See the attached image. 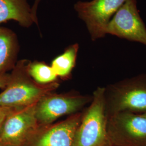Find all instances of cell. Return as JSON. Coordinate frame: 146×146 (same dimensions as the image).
<instances>
[{"instance_id": "cell-7", "label": "cell", "mask_w": 146, "mask_h": 146, "mask_svg": "<svg viewBox=\"0 0 146 146\" xmlns=\"http://www.w3.org/2000/svg\"><path fill=\"white\" fill-rule=\"evenodd\" d=\"M92 98L73 94L50 93L35 106V115L40 125H49L64 115H72L91 101Z\"/></svg>"}, {"instance_id": "cell-6", "label": "cell", "mask_w": 146, "mask_h": 146, "mask_svg": "<svg viewBox=\"0 0 146 146\" xmlns=\"http://www.w3.org/2000/svg\"><path fill=\"white\" fill-rule=\"evenodd\" d=\"M36 104L16 108L6 117L0 128V145H24L40 125L35 115Z\"/></svg>"}, {"instance_id": "cell-5", "label": "cell", "mask_w": 146, "mask_h": 146, "mask_svg": "<svg viewBox=\"0 0 146 146\" xmlns=\"http://www.w3.org/2000/svg\"><path fill=\"white\" fill-rule=\"evenodd\" d=\"M127 0H92L77 2L74 8L85 23L93 41L104 37L110 21Z\"/></svg>"}, {"instance_id": "cell-15", "label": "cell", "mask_w": 146, "mask_h": 146, "mask_svg": "<svg viewBox=\"0 0 146 146\" xmlns=\"http://www.w3.org/2000/svg\"><path fill=\"white\" fill-rule=\"evenodd\" d=\"M41 0H34L33 5L31 7L32 14L33 16V19L34 20V23L37 26H38V20L37 18V10L39 4Z\"/></svg>"}, {"instance_id": "cell-12", "label": "cell", "mask_w": 146, "mask_h": 146, "mask_svg": "<svg viewBox=\"0 0 146 146\" xmlns=\"http://www.w3.org/2000/svg\"><path fill=\"white\" fill-rule=\"evenodd\" d=\"M79 45H70L61 55L52 60L51 66L57 76L62 79H67L75 67L78 56Z\"/></svg>"}, {"instance_id": "cell-10", "label": "cell", "mask_w": 146, "mask_h": 146, "mask_svg": "<svg viewBox=\"0 0 146 146\" xmlns=\"http://www.w3.org/2000/svg\"><path fill=\"white\" fill-rule=\"evenodd\" d=\"M11 20L27 28L34 23L28 0H0V25Z\"/></svg>"}, {"instance_id": "cell-4", "label": "cell", "mask_w": 146, "mask_h": 146, "mask_svg": "<svg viewBox=\"0 0 146 146\" xmlns=\"http://www.w3.org/2000/svg\"><path fill=\"white\" fill-rule=\"evenodd\" d=\"M107 129L111 146H146V113L108 116Z\"/></svg>"}, {"instance_id": "cell-2", "label": "cell", "mask_w": 146, "mask_h": 146, "mask_svg": "<svg viewBox=\"0 0 146 146\" xmlns=\"http://www.w3.org/2000/svg\"><path fill=\"white\" fill-rule=\"evenodd\" d=\"M105 92L104 87L94 91L90 105L82 113L73 146H111L107 129Z\"/></svg>"}, {"instance_id": "cell-13", "label": "cell", "mask_w": 146, "mask_h": 146, "mask_svg": "<svg viewBox=\"0 0 146 146\" xmlns=\"http://www.w3.org/2000/svg\"><path fill=\"white\" fill-rule=\"evenodd\" d=\"M28 72L35 82L42 84L56 82L58 77L51 66L44 62L37 61L29 62Z\"/></svg>"}, {"instance_id": "cell-17", "label": "cell", "mask_w": 146, "mask_h": 146, "mask_svg": "<svg viewBox=\"0 0 146 146\" xmlns=\"http://www.w3.org/2000/svg\"><path fill=\"white\" fill-rule=\"evenodd\" d=\"M0 146H1V145H0Z\"/></svg>"}, {"instance_id": "cell-9", "label": "cell", "mask_w": 146, "mask_h": 146, "mask_svg": "<svg viewBox=\"0 0 146 146\" xmlns=\"http://www.w3.org/2000/svg\"><path fill=\"white\" fill-rule=\"evenodd\" d=\"M82 116L76 113L60 122L39 125L23 146H73Z\"/></svg>"}, {"instance_id": "cell-3", "label": "cell", "mask_w": 146, "mask_h": 146, "mask_svg": "<svg viewBox=\"0 0 146 146\" xmlns=\"http://www.w3.org/2000/svg\"><path fill=\"white\" fill-rule=\"evenodd\" d=\"M107 116L129 111L146 113V77L110 86L105 92Z\"/></svg>"}, {"instance_id": "cell-16", "label": "cell", "mask_w": 146, "mask_h": 146, "mask_svg": "<svg viewBox=\"0 0 146 146\" xmlns=\"http://www.w3.org/2000/svg\"><path fill=\"white\" fill-rule=\"evenodd\" d=\"M9 79V74H5L0 75V89H5Z\"/></svg>"}, {"instance_id": "cell-14", "label": "cell", "mask_w": 146, "mask_h": 146, "mask_svg": "<svg viewBox=\"0 0 146 146\" xmlns=\"http://www.w3.org/2000/svg\"><path fill=\"white\" fill-rule=\"evenodd\" d=\"M16 108L0 106V128L6 117Z\"/></svg>"}, {"instance_id": "cell-11", "label": "cell", "mask_w": 146, "mask_h": 146, "mask_svg": "<svg viewBox=\"0 0 146 146\" xmlns=\"http://www.w3.org/2000/svg\"><path fill=\"white\" fill-rule=\"evenodd\" d=\"M20 44L15 33L0 27V75L11 70L17 62Z\"/></svg>"}, {"instance_id": "cell-8", "label": "cell", "mask_w": 146, "mask_h": 146, "mask_svg": "<svg viewBox=\"0 0 146 146\" xmlns=\"http://www.w3.org/2000/svg\"><path fill=\"white\" fill-rule=\"evenodd\" d=\"M110 34L146 46V27L136 5V0H127L121 7L107 28Z\"/></svg>"}, {"instance_id": "cell-1", "label": "cell", "mask_w": 146, "mask_h": 146, "mask_svg": "<svg viewBox=\"0 0 146 146\" xmlns=\"http://www.w3.org/2000/svg\"><path fill=\"white\" fill-rule=\"evenodd\" d=\"M30 61H18L9 74V79L4 90L0 93V106L21 108L37 104L43 96L58 88L57 82L38 84L28 72Z\"/></svg>"}]
</instances>
